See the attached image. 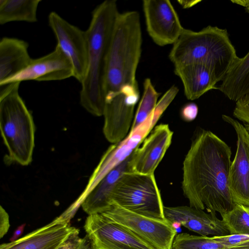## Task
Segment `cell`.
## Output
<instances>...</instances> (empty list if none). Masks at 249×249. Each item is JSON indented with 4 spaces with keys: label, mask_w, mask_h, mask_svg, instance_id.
<instances>
[{
    "label": "cell",
    "mask_w": 249,
    "mask_h": 249,
    "mask_svg": "<svg viewBox=\"0 0 249 249\" xmlns=\"http://www.w3.org/2000/svg\"><path fill=\"white\" fill-rule=\"evenodd\" d=\"M156 122L152 113L142 124L130 131L124 140L110 147L93 174L83 195L86 196L107 173L126 160L143 142Z\"/></svg>",
    "instance_id": "15"
},
{
    "label": "cell",
    "mask_w": 249,
    "mask_h": 249,
    "mask_svg": "<svg viewBox=\"0 0 249 249\" xmlns=\"http://www.w3.org/2000/svg\"><path fill=\"white\" fill-rule=\"evenodd\" d=\"M119 13L116 0L104 1L92 11L90 24L86 31L89 46L88 66L81 83L80 102L87 111L96 116L103 115L106 63Z\"/></svg>",
    "instance_id": "2"
},
{
    "label": "cell",
    "mask_w": 249,
    "mask_h": 249,
    "mask_svg": "<svg viewBox=\"0 0 249 249\" xmlns=\"http://www.w3.org/2000/svg\"><path fill=\"white\" fill-rule=\"evenodd\" d=\"M142 95L134 116L130 131L142 124L154 110L160 93L155 89L151 79L145 78L143 84Z\"/></svg>",
    "instance_id": "23"
},
{
    "label": "cell",
    "mask_w": 249,
    "mask_h": 249,
    "mask_svg": "<svg viewBox=\"0 0 249 249\" xmlns=\"http://www.w3.org/2000/svg\"><path fill=\"white\" fill-rule=\"evenodd\" d=\"M142 6L146 31L153 41L160 47L173 45L184 28L171 1L144 0Z\"/></svg>",
    "instance_id": "10"
},
{
    "label": "cell",
    "mask_w": 249,
    "mask_h": 249,
    "mask_svg": "<svg viewBox=\"0 0 249 249\" xmlns=\"http://www.w3.org/2000/svg\"><path fill=\"white\" fill-rule=\"evenodd\" d=\"M174 73L182 81L184 95L194 100L207 91L217 89L216 84L222 81L216 69L205 63H193L174 66Z\"/></svg>",
    "instance_id": "18"
},
{
    "label": "cell",
    "mask_w": 249,
    "mask_h": 249,
    "mask_svg": "<svg viewBox=\"0 0 249 249\" xmlns=\"http://www.w3.org/2000/svg\"><path fill=\"white\" fill-rule=\"evenodd\" d=\"M213 237L225 245L224 249H249V235H248L230 234Z\"/></svg>",
    "instance_id": "26"
},
{
    "label": "cell",
    "mask_w": 249,
    "mask_h": 249,
    "mask_svg": "<svg viewBox=\"0 0 249 249\" xmlns=\"http://www.w3.org/2000/svg\"><path fill=\"white\" fill-rule=\"evenodd\" d=\"M28 43L13 37H4L0 41V85L24 70L32 58Z\"/></svg>",
    "instance_id": "20"
},
{
    "label": "cell",
    "mask_w": 249,
    "mask_h": 249,
    "mask_svg": "<svg viewBox=\"0 0 249 249\" xmlns=\"http://www.w3.org/2000/svg\"><path fill=\"white\" fill-rule=\"evenodd\" d=\"M25 224H22L18 227L14 231V233L10 240L11 242L14 241L18 239V237L22 234L25 227Z\"/></svg>",
    "instance_id": "32"
},
{
    "label": "cell",
    "mask_w": 249,
    "mask_h": 249,
    "mask_svg": "<svg viewBox=\"0 0 249 249\" xmlns=\"http://www.w3.org/2000/svg\"><path fill=\"white\" fill-rule=\"evenodd\" d=\"M77 249H94L92 241L87 235L83 238L82 241Z\"/></svg>",
    "instance_id": "31"
},
{
    "label": "cell",
    "mask_w": 249,
    "mask_h": 249,
    "mask_svg": "<svg viewBox=\"0 0 249 249\" xmlns=\"http://www.w3.org/2000/svg\"><path fill=\"white\" fill-rule=\"evenodd\" d=\"M100 213L127 228L156 249H172L177 231L166 219L160 220L141 215L114 203Z\"/></svg>",
    "instance_id": "7"
},
{
    "label": "cell",
    "mask_w": 249,
    "mask_h": 249,
    "mask_svg": "<svg viewBox=\"0 0 249 249\" xmlns=\"http://www.w3.org/2000/svg\"><path fill=\"white\" fill-rule=\"evenodd\" d=\"M72 76H73L72 63L61 48L56 45L52 52L41 57L32 59L24 70L0 86L28 80H62Z\"/></svg>",
    "instance_id": "12"
},
{
    "label": "cell",
    "mask_w": 249,
    "mask_h": 249,
    "mask_svg": "<svg viewBox=\"0 0 249 249\" xmlns=\"http://www.w3.org/2000/svg\"><path fill=\"white\" fill-rule=\"evenodd\" d=\"M77 229L62 214L17 240L1 244L0 249H57Z\"/></svg>",
    "instance_id": "17"
},
{
    "label": "cell",
    "mask_w": 249,
    "mask_h": 249,
    "mask_svg": "<svg viewBox=\"0 0 249 249\" xmlns=\"http://www.w3.org/2000/svg\"><path fill=\"white\" fill-rule=\"evenodd\" d=\"M239 58L227 30L211 25L199 31L184 28L169 54L174 66L198 62L211 65L222 81Z\"/></svg>",
    "instance_id": "4"
},
{
    "label": "cell",
    "mask_w": 249,
    "mask_h": 249,
    "mask_svg": "<svg viewBox=\"0 0 249 249\" xmlns=\"http://www.w3.org/2000/svg\"><path fill=\"white\" fill-rule=\"evenodd\" d=\"M131 158V154L111 170L83 199L81 205L89 215L102 213L111 205L112 191L122 175L125 172H129V163Z\"/></svg>",
    "instance_id": "19"
},
{
    "label": "cell",
    "mask_w": 249,
    "mask_h": 249,
    "mask_svg": "<svg viewBox=\"0 0 249 249\" xmlns=\"http://www.w3.org/2000/svg\"><path fill=\"white\" fill-rule=\"evenodd\" d=\"M48 23L58 45L71 61L73 76L81 84L88 66L89 46L86 31L71 24L55 12L48 16Z\"/></svg>",
    "instance_id": "9"
},
{
    "label": "cell",
    "mask_w": 249,
    "mask_h": 249,
    "mask_svg": "<svg viewBox=\"0 0 249 249\" xmlns=\"http://www.w3.org/2000/svg\"><path fill=\"white\" fill-rule=\"evenodd\" d=\"M165 219L174 225H181L201 236L230 235L224 221L216 214L205 213L190 206L163 207Z\"/></svg>",
    "instance_id": "16"
},
{
    "label": "cell",
    "mask_w": 249,
    "mask_h": 249,
    "mask_svg": "<svg viewBox=\"0 0 249 249\" xmlns=\"http://www.w3.org/2000/svg\"><path fill=\"white\" fill-rule=\"evenodd\" d=\"M41 1L0 0V24L12 21L36 22L37 7Z\"/></svg>",
    "instance_id": "22"
},
{
    "label": "cell",
    "mask_w": 249,
    "mask_h": 249,
    "mask_svg": "<svg viewBox=\"0 0 249 249\" xmlns=\"http://www.w3.org/2000/svg\"><path fill=\"white\" fill-rule=\"evenodd\" d=\"M233 115L243 123L249 132V93L236 102Z\"/></svg>",
    "instance_id": "27"
},
{
    "label": "cell",
    "mask_w": 249,
    "mask_h": 249,
    "mask_svg": "<svg viewBox=\"0 0 249 249\" xmlns=\"http://www.w3.org/2000/svg\"><path fill=\"white\" fill-rule=\"evenodd\" d=\"M173 132L167 124L154 127L143 141L142 146L131 154L129 172L153 175L171 143Z\"/></svg>",
    "instance_id": "13"
},
{
    "label": "cell",
    "mask_w": 249,
    "mask_h": 249,
    "mask_svg": "<svg viewBox=\"0 0 249 249\" xmlns=\"http://www.w3.org/2000/svg\"><path fill=\"white\" fill-rule=\"evenodd\" d=\"M217 89L236 102L249 93V51L233 64Z\"/></svg>",
    "instance_id": "21"
},
{
    "label": "cell",
    "mask_w": 249,
    "mask_h": 249,
    "mask_svg": "<svg viewBox=\"0 0 249 249\" xmlns=\"http://www.w3.org/2000/svg\"><path fill=\"white\" fill-rule=\"evenodd\" d=\"M83 240L79 236V230L72 232L57 248V249H77Z\"/></svg>",
    "instance_id": "28"
},
{
    "label": "cell",
    "mask_w": 249,
    "mask_h": 249,
    "mask_svg": "<svg viewBox=\"0 0 249 249\" xmlns=\"http://www.w3.org/2000/svg\"><path fill=\"white\" fill-rule=\"evenodd\" d=\"M139 98L140 94L121 93L105 101L103 133L109 142L117 144L127 136Z\"/></svg>",
    "instance_id": "14"
},
{
    "label": "cell",
    "mask_w": 249,
    "mask_h": 249,
    "mask_svg": "<svg viewBox=\"0 0 249 249\" xmlns=\"http://www.w3.org/2000/svg\"><path fill=\"white\" fill-rule=\"evenodd\" d=\"M231 147L211 131L200 129L183 162L182 189L191 207L222 215L232 209L229 186Z\"/></svg>",
    "instance_id": "1"
},
{
    "label": "cell",
    "mask_w": 249,
    "mask_h": 249,
    "mask_svg": "<svg viewBox=\"0 0 249 249\" xmlns=\"http://www.w3.org/2000/svg\"><path fill=\"white\" fill-rule=\"evenodd\" d=\"M20 83L0 86V128L8 151V162L29 164L35 146V125L32 115L21 98Z\"/></svg>",
    "instance_id": "5"
},
{
    "label": "cell",
    "mask_w": 249,
    "mask_h": 249,
    "mask_svg": "<svg viewBox=\"0 0 249 249\" xmlns=\"http://www.w3.org/2000/svg\"><path fill=\"white\" fill-rule=\"evenodd\" d=\"M231 2L244 7L246 12L249 14V0H233Z\"/></svg>",
    "instance_id": "33"
},
{
    "label": "cell",
    "mask_w": 249,
    "mask_h": 249,
    "mask_svg": "<svg viewBox=\"0 0 249 249\" xmlns=\"http://www.w3.org/2000/svg\"><path fill=\"white\" fill-rule=\"evenodd\" d=\"M221 216L230 234L249 235V207L235 203L231 210Z\"/></svg>",
    "instance_id": "24"
},
{
    "label": "cell",
    "mask_w": 249,
    "mask_h": 249,
    "mask_svg": "<svg viewBox=\"0 0 249 249\" xmlns=\"http://www.w3.org/2000/svg\"><path fill=\"white\" fill-rule=\"evenodd\" d=\"M10 227L9 215L4 208L0 207V238L7 232Z\"/></svg>",
    "instance_id": "30"
},
{
    "label": "cell",
    "mask_w": 249,
    "mask_h": 249,
    "mask_svg": "<svg viewBox=\"0 0 249 249\" xmlns=\"http://www.w3.org/2000/svg\"><path fill=\"white\" fill-rule=\"evenodd\" d=\"M111 201L112 204L137 214L153 219L166 220L164 206L154 174L124 173L112 191Z\"/></svg>",
    "instance_id": "6"
},
{
    "label": "cell",
    "mask_w": 249,
    "mask_h": 249,
    "mask_svg": "<svg viewBox=\"0 0 249 249\" xmlns=\"http://www.w3.org/2000/svg\"><path fill=\"white\" fill-rule=\"evenodd\" d=\"M197 106L194 103L187 104L182 108L181 116L186 121H190L194 120L198 113Z\"/></svg>",
    "instance_id": "29"
},
{
    "label": "cell",
    "mask_w": 249,
    "mask_h": 249,
    "mask_svg": "<svg viewBox=\"0 0 249 249\" xmlns=\"http://www.w3.org/2000/svg\"><path fill=\"white\" fill-rule=\"evenodd\" d=\"M140 14L119 13L115 22L104 81L105 102L128 86H138L136 71L142 52Z\"/></svg>",
    "instance_id": "3"
},
{
    "label": "cell",
    "mask_w": 249,
    "mask_h": 249,
    "mask_svg": "<svg viewBox=\"0 0 249 249\" xmlns=\"http://www.w3.org/2000/svg\"><path fill=\"white\" fill-rule=\"evenodd\" d=\"M84 228L94 249H156L127 228L101 213L89 215Z\"/></svg>",
    "instance_id": "8"
},
{
    "label": "cell",
    "mask_w": 249,
    "mask_h": 249,
    "mask_svg": "<svg viewBox=\"0 0 249 249\" xmlns=\"http://www.w3.org/2000/svg\"><path fill=\"white\" fill-rule=\"evenodd\" d=\"M222 119L234 128L237 135V148L231 161L229 186L234 203L249 207V132L237 120L227 115Z\"/></svg>",
    "instance_id": "11"
},
{
    "label": "cell",
    "mask_w": 249,
    "mask_h": 249,
    "mask_svg": "<svg viewBox=\"0 0 249 249\" xmlns=\"http://www.w3.org/2000/svg\"><path fill=\"white\" fill-rule=\"evenodd\" d=\"M225 245L208 236L182 232L176 234L172 249H224Z\"/></svg>",
    "instance_id": "25"
}]
</instances>
